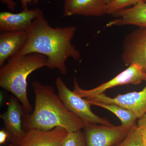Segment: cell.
<instances>
[{
    "label": "cell",
    "mask_w": 146,
    "mask_h": 146,
    "mask_svg": "<svg viewBox=\"0 0 146 146\" xmlns=\"http://www.w3.org/2000/svg\"><path fill=\"white\" fill-rule=\"evenodd\" d=\"M63 17L73 15L98 17L106 14V0H63Z\"/></svg>",
    "instance_id": "obj_12"
},
{
    "label": "cell",
    "mask_w": 146,
    "mask_h": 146,
    "mask_svg": "<svg viewBox=\"0 0 146 146\" xmlns=\"http://www.w3.org/2000/svg\"><path fill=\"white\" fill-rule=\"evenodd\" d=\"M3 4L7 6L10 10L14 11L16 9L17 3L13 0H1Z\"/></svg>",
    "instance_id": "obj_19"
},
{
    "label": "cell",
    "mask_w": 146,
    "mask_h": 146,
    "mask_svg": "<svg viewBox=\"0 0 146 146\" xmlns=\"http://www.w3.org/2000/svg\"><path fill=\"white\" fill-rule=\"evenodd\" d=\"M8 135L5 129L0 131V144L5 143L7 140H8Z\"/></svg>",
    "instance_id": "obj_21"
},
{
    "label": "cell",
    "mask_w": 146,
    "mask_h": 146,
    "mask_svg": "<svg viewBox=\"0 0 146 146\" xmlns=\"http://www.w3.org/2000/svg\"><path fill=\"white\" fill-rule=\"evenodd\" d=\"M138 130L142 136L144 145L146 146V127H139L138 126Z\"/></svg>",
    "instance_id": "obj_22"
},
{
    "label": "cell",
    "mask_w": 146,
    "mask_h": 146,
    "mask_svg": "<svg viewBox=\"0 0 146 146\" xmlns=\"http://www.w3.org/2000/svg\"><path fill=\"white\" fill-rule=\"evenodd\" d=\"M27 31L3 32L0 34V67L7 59L16 54L28 39Z\"/></svg>",
    "instance_id": "obj_13"
},
{
    "label": "cell",
    "mask_w": 146,
    "mask_h": 146,
    "mask_svg": "<svg viewBox=\"0 0 146 146\" xmlns=\"http://www.w3.org/2000/svg\"><path fill=\"white\" fill-rule=\"evenodd\" d=\"M21 1V6L24 9H28V6L31 4H36L38 3L39 0H19Z\"/></svg>",
    "instance_id": "obj_20"
},
{
    "label": "cell",
    "mask_w": 146,
    "mask_h": 146,
    "mask_svg": "<svg viewBox=\"0 0 146 146\" xmlns=\"http://www.w3.org/2000/svg\"><path fill=\"white\" fill-rule=\"evenodd\" d=\"M85 99L117 104L132 112L137 119L146 113V86L139 92L120 94L115 98L107 96L103 93Z\"/></svg>",
    "instance_id": "obj_9"
},
{
    "label": "cell",
    "mask_w": 146,
    "mask_h": 146,
    "mask_svg": "<svg viewBox=\"0 0 146 146\" xmlns=\"http://www.w3.org/2000/svg\"><path fill=\"white\" fill-rule=\"evenodd\" d=\"M47 65L46 57L40 54L13 56L1 67L0 86L13 94L25 111L31 113L33 108L27 93L28 77L33 72Z\"/></svg>",
    "instance_id": "obj_3"
},
{
    "label": "cell",
    "mask_w": 146,
    "mask_h": 146,
    "mask_svg": "<svg viewBox=\"0 0 146 146\" xmlns=\"http://www.w3.org/2000/svg\"><path fill=\"white\" fill-rule=\"evenodd\" d=\"M25 110L16 98H11L7 110L0 115L3 121L5 130L8 135V141L16 146L25 136L23 128V118Z\"/></svg>",
    "instance_id": "obj_8"
},
{
    "label": "cell",
    "mask_w": 146,
    "mask_h": 146,
    "mask_svg": "<svg viewBox=\"0 0 146 146\" xmlns=\"http://www.w3.org/2000/svg\"><path fill=\"white\" fill-rule=\"evenodd\" d=\"M112 1V0H106V3H107V4H108L109 3H110Z\"/></svg>",
    "instance_id": "obj_24"
},
{
    "label": "cell",
    "mask_w": 146,
    "mask_h": 146,
    "mask_svg": "<svg viewBox=\"0 0 146 146\" xmlns=\"http://www.w3.org/2000/svg\"><path fill=\"white\" fill-rule=\"evenodd\" d=\"M32 86L35 95L34 110L31 113L25 111L23 118L27 131H47L60 127L70 133L83 129L85 123L67 109L52 86L36 81Z\"/></svg>",
    "instance_id": "obj_2"
},
{
    "label": "cell",
    "mask_w": 146,
    "mask_h": 146,
    "mask_svg": "<svg viewBox=\"0 0 146 146\" xmlns=\"http://www.w3.org/2000/svg\"><path fill=\"white\" fill-rule=\"evenodd\" d=\"M8 146H16L15 145H14V144L12 143H11L9 144V145Z\"/></svg>",
    "instance_id": "obj_25"
},
{
    "label": "cell",
    "mask_w": 146,
    "mask_h": 146,
    "mask_svg": "<svg viewBox=\"0 0 146 146\" xmlns=\"http://www.w3.org/2000/svg\"><path fill=\"white\" fill-rule=\"evenodd\" d=\"M115 18L106 27L134 25L146 27V2L141 3L129 8L119 11L112 14Z\"/></svg>",
    "instance_id": "obj_14"
},
{
    "label": "cell",
    "mask_w": 146,
    "mask_h": 146,
    "mask_svg": "<svg viewBox=\"0 0 146 146\" xmlns=\"http://www.w3.org/2000/svg\"><path fill=\"white\" fill-rule=\"evenodd\" d=\"M143 81H146V73L141 66L133 64L109 81L90 90L82 89L74 78V91L81 98L86 99L104 93L108 89L115 86L129 84L138 85Z\"/></svg>",
    "instance_id": "obj_6"
},
{
    "label": "cell",
    "mask_w": 146,
    "mask_h": 146,
    "mask_svg": "<svg viewBox=\"0 0 146 146\" xmlns=\"http://www.w3.org/2000/svg\"><path fill=\"white\" fill-rule=\"evenodd\" d=\"M85 100L89 104L102 108L112 112L119 119L123 125H133L136 124L137 119L136 116L130 111L119 105L115 104Z\"/></svg>",
    "instance_id": "obj_15"
},
{
    "label": "cell",
    "mask_w": 146,
    "mask_h": 146,
    "mask_svg": "<svg viewBox=\"0 0 146 146\" xmlns=\"http://www.w3.org/2000/svg\"><path fill=\"white\" fill-rule=\"evenodd\" d=\"M137 126L139 127H146V113L138 119Z\"/></svg>",
    "instance_id": "obj_23"
},
{
    "label": "cell",
    "mask_w": 146,
    "mask_h": 146,
    "mask_svg": "<svg viewBox=\"0 0 146 146\" xmlns=\"http://www.w3.org/2000/svg\"><path fill=\"white\" fill-rule=\"evenodd\" d=\"M75 27L53 28L43 13L33 23L28 31L26 43L16 55L32 53L44 55L47 58V68L57 69L61 74L68 72L66 61L70 58L79 60L80 54L72 44Z\"/></svg>",
    "instance_id": "obj_1"
},
{
    "label": "cell",
    "mask_w": 146,
    "mask_h": 146,
    "mask_svg": "<svg viewBox=\"0 0 146 146\" xmlns=\"http://www.w3.org/2000/svg\"><path fill=\"white\" fill-rule=\"evenodd\" d=\"M146 2V0H112L107 5L106 14L112 15L119 11L130 7L131 6Z\"/></svg>",
    "instance_id": "obj_16"
},
{
    "label": "cell",
    "mask_w": 146,
    "mask_h": 146,
    "mask_svg": "<svg viewBox=\"0 0 146 146\" xmlns=\"http://www.w3.org/2000/svg\"><path fill=\"white\" fill-rule=\"evenodd\" d=\"M121 56L126 66L138 64L146 73V27H139L125 36Z\"/></svg>",
    "instance_id": "obj_7"
},
{
    "label": "cell",
    "mask_w": 146,
    "mask_h": 146,
    "mask_svg": "<svg viewBox=\"0 0 146 146\" xmlns=\"http://www.w3.org/2000/svg\"><path fill=\"white\" fill-rule=\"evenodd\" d=\"M55 84L58 96L64 106L71 113L82 120L85 125H112L107 119L101 117L92 112L91 105L74 91L70 90L61 78H56Z\"/></svg>",
    "instance_id": "obj_4"
},
{
    "label": "cell",
    "mask_w": 146,
    "mask_h": 146,
    "mask_svg": "<svg viewBox=\"0 0 146 146\" xmlns=\"http://www.w3.org/2000/svg\"><path fill=\"white\" fill-rule=\"evenodd\" d=\"M135 124L130 126L85 125L83 129L86 145L115 146L126 138Z\"/></svg>",
    "instance_id": "obj_5"
},
{
    "label": "cell",
    "mask_w": 146,
    "mask_h": 146,
    "mask_svg": "<svg viewBox=\"0 0 146 146\" xmlns=\"http://www.w3.org/2000/svg\"><path fill=\"white\" fill-rule=\"evenodd\" d=\"M62 146H87L84 133L79 130L68 133Z\"/></svg>",
    "instance_id": "obj_18"
},
{
    "label": "cell",
    "mask_w": 146,
    "mask_h": 146,
    "mask_svg": "<svg viewBox=\"0 0 146 146\" xmlns=\"http://www.w3.org/2000/svg\"><path fill=\"white\" fill-rule=\"evenodd\" d=\"M68 133L60 127L47 131L29 129L18 146H62Z\"/></svg>",
    "instance_id": "obj_11"
},
{
    "label": "cell",
    "mask_w": 146,
    "mask_h": 146,
    "mask_svg": "<svg viewBox=\"0 0 146 146\" xmlns=\"http://www.w3.org/2000/svg\"><path fill=\"white\" fill-rule=\"evenodd\" d=\"M39 8L24 9L20 13H0V31L3 32L27 31L35 20L41 14Z\"/></svg>",
    "instance_id": "obj_10"
},
{
    "label": "cell",
    "mask_w": 146,
    "mask_h": 146,
    "mask_svg": "<svg viewBox=\"0 0 146 146\" xmlns=\"http://www.w3.org/2000/svg\"><path fill=\"white\" fill-rule=\"evenodd\" d=\"M114 146H145L137 125L133 126L124 140Z\"/></svg>",
    "instance_id": "obj_17"
}]
</instances>
